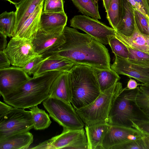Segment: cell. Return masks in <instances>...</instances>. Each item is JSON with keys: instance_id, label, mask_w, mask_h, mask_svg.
<instances>
[{"instance_id": "cell-39", "label": "cell", "mask_w": 149, "mask_h": 149, "mask_svg": "<svg viewBox=\"0 0 149 149\" xmlns=\"http://www.w3.org/2000/svg\"><path fill=\"white\" fill-rule=\"evenodd\" d=\"M13 107L7 105L1 101L0 102V116L4 115L9 112Z\"/></svg>"}, {"instance_id": "cell-16", "label": "cell", "mask_w": 149, "mask_h": 149, "mask_svg": "<svg viewBox=\"0 0 149 149\" xmlns=\"http://www.w3.org/2000/svg\"><path fill=\"white\" fill-rule=\"evenodd\" d=\"M44 3H42L37 6L34 12L15 33L13 37L32 40L40 27V17Z\"/></svg>"}, {"instance_id": "cell-11", "label": "cell", "mask_w": 149, "mask_h": 149, "mask_svg": "<svg viewBox=\"0 0 149 149\" xmlns=\"http://www.w3.org/2000/svg\"><path fill=\"white\" fill-rule=\"evenodd\" d=\"M64 27L49 30L39 28L31 40L36 53L43 55L61 46L65 42L63 33Z\"/></svg>"}, {"instance_id": "cell-29", "label": "cell", "mask_w": 149, "mask_h": 149, "mask_svg": "<svg viewBox=\"0 0 149 149\" xmlns=\"http://www.w3.org/2000/svg\"><path fill=\"white\" fill-rule=\"evenodd\" d=\"M140 85L136 102L143 111L149 117V87L142 84Z\"/></svg>"}, {"instance_id": "cell-20", "label": "cell", "mask_w": 149, "mask_h": 149, "mask_svg": "<svg viewBox=\"0 0 149 149\" xmlns=\"http://www.w3.org/2000/svg\"><path fill=\"white\" fill-rule=\"evenodd\" d=\"M67 19L65 12L50 13L42 11L40 16L39 28L49 30L64 27L66 25Z\"/></svg>"}, {"instance_id": "cell-24", "label": "cell", "mask_w": 149, "mask_h": 149, "mask_svg": "<svg viewBox=\"0 0 149 149\" xmlns=\"http://www.w3.org/2000/svg\"><path fill=\"white\" fill-rule=\"evenodd\" d=\"M93 68L101 93L111 87L120 78L119 74L111 68L109 70Z\"/></svg>"}, {"instance_id": "cell-42", "label": "cell", "mask_w": 149, "mask_h": 149, "mask_svg": "<svg viewBox=\"0 0 149 149\" xmlns=\"http://www.w3.org/2000/svg\"><path fill=\"white\" fill-rule=\"evenodd\" d=\"M142 133V138L144 141L146 149H149V135Z\"/></svg>"}, {"instance_id": "cell-6", "label": "cell", "mask_w": 149, "mask_h": 149, "mask_svg": "<svg viewBox=\"0 0 149 149\" xmlns=\"http://www.w3.org/2000/svg\"><path fill=\"white\" fill-rule=\"evenodd\" d=\"M42 104L49 116L63 128L70 130L83 128L85 125L71 103L49 97Z\"/></svg>"}, {"instance_id": "cell-4", "label": "cell", "mask_w": 149, "mask_h": 149, "mask_svg": "<svg viewBox=\"0 0 149 149\" xmlns=\"http://www.w3.org/2000/svg\"><path fill=\"white\" fill-rule=\"evenodd\" d=\"M139 90V87L133 90L126 87L123 88L113 102L109 115L108 125L131 127L133 125L132 121L149 120V117L137 103Z\"/></svg>"}, {"instance_id": "cell-34", "label": "cell", "mask_w": 149, "mask_h": 149, "mask_svg": "<svg viewBox=\"0 0 149 149\" xmlns=\"http://www.w3.org/2000/svg\"><path fill=\"white\" fill-rule=\"evenodd\" d=\"M134 10H137L149 19V6L148 0H127Z\"/></svg>"}, {"instance_id": "cell-37", "label": "cell", "mask_w": 149, "mask_h": 149, "mask_svg": "<svg viewBox=\"0 0 149 149\" xmlns=\"http://www.w3.org/2000/svg\"><path fill=\"white\" fill-rule=\"evenodd\" d=\"M132 122V127L141 132L149 135V120H134Z\"/></svg>"}, {"instance_id": "cell-25", "label": "cell", "mask_w": 149, "mask_h": 149, "mask_svg": "<svg viewBox=\"0 0 149 149\" xmlns=\"http://www.w3.org/2000/svg\"><path fill=\"white\" fill-rule=\"evenodd\" d=\"M78 9V11L84 15L97 19H100L98 10L99 0H71Z\"/></svg>"}, {"instance_id": "cell-8", "label": "cell", "mask_w": 149, "mask_h": 149, "mask_svg": "<svg viewBox=\"0 0 149 149\" xmlns=\"http://www.w3.org/2000/svg\"><path fill=\"white\" fill-rule=\"evenodd\" d=\"M70 26L80 29L104 45L109 44V38L115 36L116 30L98 19L85 15H76L70 21Z\"/></svg>"}, {"instance_id": "cell-1", "label": "cell", "mask_w": 149, "mask_h": 149, "mask_svg": "<svg viewBox=\"0 0 149 149\" xmlns=\"http://www.w3.org/2000/svg\"><path fill=\"white\" fill-rule=\"evenodd\" d=\"M63 33L65 38V43L58 49L42 55L43 56H59L76 64L101 69H111L109 54L104 44L74 28L65 26Z\"/></svg>"}, {"instance_id": "cell-31", "label": "cell", "mask_w": 149, "mask_h": 149, "mask_svg": "<svg viewBox=\"0 0 149 149\" xmlns=\"http://www.w3.org/2000/svg\"><path fill=\"white\" fill-rule=\"evenodd\" d=\"M64 0H45L43 11L46 13L64 12Z\"/></svg>"}, {"instance_id": "cell-17", "label": "cell", "mask_w": 149, "mask_h": 149, "mask_svg": "<svg viewBox=\"0 0 149 149\" xmlns=\"http://www.w3.org/2000/svg\"><path fill=\"white\" fill-rule=\"evenodd\" d=\"M68 71H62L55 79L51 87L49 97L71 103L72 92L68 78Z\"/></svg>"}, {"instance_id": "cell-9", "label": "cell", "mask_w": 149, "mask_h": 149, "mask_svg": "<svg viewBox=\"0 0 149 149\" xmlns=\"http://www.w3.org/2000/svg\"><path fill=\"white\" fill-rule=\"evenodd\" d=\"M13 66L23 67L38 56L31 40L13 37L4 51Z\"/></svg>"}, {"instance_id": "cell-23", "label": "cell", "mask_w": 149, "mask_h": 149, "mask_svg": "<svg viewBox=\"0 0 149 149\" xmlns=\"http://www.w3.org/2000/svg\"><path fill=\"white\" fill-rule=\"evenodd\" d=\"M45 0H24L19 4L15 6L16 22L14 34L25 21L34 12L37 6L42 3L44 2Z\"/></svg>"}, {"instance_id": "cell-15", "label": "cell", "mask_w": 149, "mask_h": 149, "mask_svg": "<svg viewBox=\"0 0 149 149\" xmlns=\"http://www.w3.org/2000/svg\"><path fill=\"white\" fill-rule=\"evenodd\" d=\"M115 36L127 47L149 54V35L140 31L135 20L134 29L131 35L127 36L116 31Z\"/></svg>"}, {"instance_id": "cell-14", "label": "cell", "mask_w": 149, "mask_h": 149, "mask_svg": "<svg viewBox=\"0 0 149 149\" xmlns=\"http://www.w3.org/2000/svg\"><path fill=\"white\" fill-rule=\"evenodd\" d=\"M84 128L70 130L63 128L62 133L40 143L31 149H67L71 144L85 134Z\"/></svg>"}, {"instance_id": "cell-27", "label": "cell", "mask_w": 149, "mask_h": 149, "mask_svg": "<svg viewBox=\"0 0 149 149\" xmlns=\"http://www.w3.org/2000/svg\"><path fill=\"white\" fill-rule=\"evenodd\" d=\"M122 12V0H111L106 12V18L109 24L115 30L120 22Z\"/></svg>"}, {"instance_id": "cell-18", "label": "cell", "mask_w": 149, "mask_h": 149, "mask_svg": "<svg viewBox=\"0 0 149 149\" xmlns=\"http://www.w3.org/2000/svg\"><path fill=\"white\" fill-rule=\"evenodd\" d=\"M76 64L66 58L53 56L47 57L33 75L39 76L52 71H69Z\"/></svg>"}, {"instance_id": "cell-10", "label": "cell", "mask_w": 149, "mask_h": 149, "mask_svg": "<svg viewBox=\"0 0 149 149\" xmlns=\"http://www.w3.org/2000/svg\"><path fill=\"white\" fill-rule=\"evenodd\" d=\"M115 55L111 68L118 74L133 78L149 87V62L134 61Z\"/></svg>"}, {"instance_id": "cell-46", "label": "cell", "mask_w": 149, "mask_h": 149, "mask_svg": "<svg viewBox=\"0 0 149 149\" xmlns=\"http://www.w3.org/2000/svg\"><path fill=\"white\" fill-rule=\"evenodd\" d=\"M148 4L149 6V0H148Z\"/></svg>"}, {"instance_id": "cell-30", "label": "cell", "mask_w": 149, "mask_h": 149, "mask_svg": "<svg viewBox=\"0 0 149 149\" xmlns=\"http://www.w3.org/2000/svg\"><path fill=\"white\" fill-rule=\"evenodd\" d=\"M115 55L128 58V52L127 47L120 41L115 36L109 38V44Z\"/></svg>"}, {"instance_id": "cell-43", "label": "cell", "mask_w": 149, "mask_h": 149, "mask_svg": "<svg viewBox=\"0 0 149 149\" xmlns=\"http://www.w3.org/2000/svg\"><path fill=\"white\" fill-rule=\"evenodd\" d=\"M111 0H102L103 6L106 12L108 10Z\"/></svg>"}, {"instance_id": "cell-21", "label": "cell", "mask_w": 149, "mask_h": 149, "mask_svg": "<svg viewBox=\"0 0 149 149\" xmlns=\"http://www.w3.org/2000/svg\"><path fill=\"white\" fill-rule=\"evenodd\" d=\"M108 125L107 123L85 125L88 149H101L103 138Z\"/></svg>"}, {"instance_id": "cell-40", "label": "cell", "mask_w": 149, "mask_h": 149, "mask_svg": "<svg viewBox=\"0 0 149 149\" xmlns=\"http://www.w3.org/2000/svg\"><path fill=\"white\" fill-rule=\"evenodd\" d=\"M7 36L0 31V51H4L8 45Z\"/></svg>"}, {"instance_id": "cell-26", "label": "cell", "mask_w": 149, "mask_h": 149, "mask_svg": "<svg viewBox=\"0 0 149 149\" xmlns=\"http://www.w3.org/2000/svg\"><path fill=\"white\" fill-rule=\"evenodd\" d=\"M16 22L15 11H5L0 15V31L7 37L14 36Z\"/></svg>"}, {"instance_id": "cell-13", "label": "cell", "mask_w": 149, "mask_h": 149, "mask_svg": "<svg viewBox=\"0 0 149 149\" xmlns=\"http://www.w3.org/2000/svg\"><path fill=\"white\" fill-rule=\"evenodd\" d=\"M31 77L20 67L12 66L0 69V94L6 95L21 86Z\"/></svg>"}, {"instance_id": "cell-35", "label": "cell", "mask_w": 149, "mask_h": 149, "mask_svg": "<svg viewBox=\"0 0 149 149\" xmlns=\"http://www.w3.org/2000/svg\"><path fill=\"white\" fill-rule=\"evenodd\" d=\"M111 149H146V148L141 138L116 146Z\"/></svg>"}, {"instance_id": "cell-41", "label": "cell", "mask_w": 149, "mask_h": 149, "mask_svg": "<svg viewBox=\"0 0 149 149\" xmlns=\"http://www.w3.org/2000/svg\"><path fill=\"white\" fill-rule=\"evenodd\" d=\"M138 85L135 80L130 79L128 81L126 88L129 90L134 89L137 87Z\"/></svg>"}, {"instance_id": "cell-22", "label": "cell", "mask_w": 149, "mask_h": 149, "mask_svg": "<svg viewBox=\"0 0 149 149\" xmlns=\"http://www.w3.org/2000/svg\"><path fill=\"white\" fill-rule=\"evenodd\" d=\"M123 12L120 22L116 30L127 36L132 33L134 29V9L127 0H122Z\"/></svg>"}, {"instance_id": "cell-38", "label": "cell", "mask_w": 149, "mask_h": 149, "mask_svg": "<svg viewBox=\"0 0 149 149\" xmlns=\"http://www.w3.org/2000/svg\"><path fill=\"white\" fill-rule=\"evenodd\" d=\"M10 64L5 51H0V69L10 67Z\"/></svg>"}, {"instance_id": "cell-45", "label": "cell", "mask_w": 149, "mask_h": 149, "mask_svg": "<svg viewBox=\"0 0 149 149\" xmlns=\"http://www.w3.org/2000/svg\"><path fill=\"white\" fill-rule=\"evenodd\" d=\"M148 33H149V22H148Z\"/></svg>"}, {"instance_id": "cell-12", "label": "cell", "mask_w": 149, "mask_h": 149, "mask_svg": "<svg viewBox=\"0 0 149 149\" xmlns=\"http://www.w3.org/2000/svg\"><path fill=\"white\" fill-rule=\"evenodd\" d=\"M142 137V133L134 128L109 125L103 138L101 149H111L116 146Z\"/></svg>"}, {"instance_id": "cell-32", "label": "cell", "mask_w": 149, "mask_h": 149, "mask_svg": "<svg viewBox=\"0 0 149 149\" xmlns=\"http://www.w3.org/2000/svg\"><path fill=\"white\" fill-rule=\"evenodd\" d=\"M47 58L44 57L41 55H39L29 62L23 67L20 68L29 75H33Z\"/></svg>"}, {"instance_id": "cell-19", "label": "cell", "mask_w": 149, "mask_h": 149, "mask_svg": "<svg viewBox=\"0 0 149 149\" xmlns=\"http://www.w3.org/2000/svg\"><path fill=\"white\" fill-rule=\"evenodd\" d=\"M33 141L29 131L13 134L0 140V149H27Z\"/></svg>"}, {"instance_id": "cell-44", "label": "cell", "mask_w": 149, "mask_h": 149, "mask_svg": "<svg viewBox=\"0 0 149 149\" xmlns=\"http://www.w3.org/2000/svg\"><path fill=\"white\" fill-rule=\"evenodd\" d=\"M10 3L14 4L15 6H17L19 4L24 0H6Z\"/></svg>"}, {"instance_id": "cell-2", "label": "cell", "mask_w": 149, "mask_h": 149, "mask_svg": "<svg viewBox=\"0 0 149 149\" xmlns=\"http://www.w3.org/2000/svg\"><path fill=\"white\" fill-rule=\"evenodd\" d=\"M62 71H52L31 77L21 86L3 97L13 107L25 109L38 105L49 97L51 85Z\"/></svg>"}, {"instance_id": "cell-3", "label": "cell", "mask_w": 149, "mask_h": 149, "mask_svg": "<svg viewBox=\"0 0 149 149\" xmlns=\"http://www.w3.org/2000/svg\"><path fill=\"white\" fill-rule=\"evenodd\" d=\"M71 92V103L76 110L93 101L100 91L93 68L76 64L68 72Z\"/></svg>"}, {"instance_id": "cell-5", "label": "cell", "mask_w": 149, "mask_h": 149, "mask_svg": "<svg viewBox=\"0 0 149 149\" xmlns=\"http://www.w3.org/2000/svg\"><path fill=\"white\" fill-rule=\"evenodd\" d=\"M123 88L122 83L118 82L110 88L101 93L93 101L88 105L76 110L84 125L108 124L113 102Z\"/></svg>"}, {"instance_id": "cell-36", "label": "cell", "mask_w": 149, "mask_h": 149, "mask_svg": "<svg viewBox=\"0 0 149 149\" xmlns=\"http://www.w3.org/2000/svg\"><path fill=\"white\" fill-rule=\"evenodd\" d=\"M128 58L139 61L149 62V54L144 52L127 47Z\"/></svg>"}, {"instance_id": "cell-28", "label": "cell", "mask_w": 149, "mask_h": 149, "mask_svg": "<svg viewBox=\"0 0 149 149\" xmlns=\"http://www.w3.org/2000/svg\"><path fill=\"white\" fill-rule=\"evenodd\" d=\"M33 118V128L37 130H44L48 127L52 123L49 116L45 111L39 108L38 105L30 109Z\"/></svg>"}, {"instance_id": "cell-7", "label": "cell", "mask_w": 149, "mask_h": 149, "mask_svg": "<svg viewBox=\"0 0 149 149\" xmlns=\"http://www.w3.org/2000/svg\"><path fill=\"white\" fill-rule=\"evenodd\" d=\"M33 126L30 111L13 107L0 116V140L13 134L29 131Z\"/></svg>"}, {"instance_id": "cell-33", "label": "cell", "mask_w": 149, "mask_h": 149, "mask_svg": "<svg viewBox=\"0 0 149 149\" xmlns=\"http://www.w3.org/2000/svg\"><path fill=\"white\" fill-rule=\"evenodd\" d=\"M134 18L139 30L142 33L148 35V26L149 19L140 12L134 10Z\"/></svg>"}]
</instances>
